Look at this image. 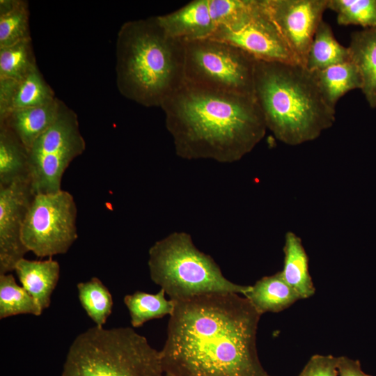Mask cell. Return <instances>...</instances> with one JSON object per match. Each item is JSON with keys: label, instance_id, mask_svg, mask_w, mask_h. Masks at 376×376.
Instances as JSON below:
<instances>
[{"label": "cell", "instance_id": "cell-1", "mask_svg": "<svg viewBox=\"0 0 376 376\" xmlns=\"http://www.w3.org/2000/svg\"><path fill=\"white\" fill-rule=\"evenodd\" d=\"M159 351L169 376H267L258 358L261 315L240 294L215 292L175 301Z\"/></svg>", "mask_w": 376, "mask_h": 376}, {"label": "cell", "instance_id": "cell-2", "mask_svg": "<svg viewBox=\"0 0 376 376\" xmlns=\"http://www.w3.org/2000/svg\"><path fill=\"white\" fill-rule=\"evenodd\" d=\"M178 155L186 158L240 159L267 129L254 95L184 83L161 106Z\"/></svg>", "mask_w": 376, "mask_h": 376}, {"label": "cell", "instance_id": "cell-3", "mask_svg": "<svg viewBox=\"0 0 376 376\" xmlns=\"http://www.w3.org/2000/svg\"><path fill=\"white\" fill-rule=\"evenodd\" d=\"M116 58L119 93L146 107H161L185 83L184 42L167 35L156 17L120 26Z\"/></svg>", "mask_w": 376, "mask_h": 376}, {"label": "cell", "instance_id": "cell-4", "mask_svg": "<svg viewBox=\"0 0 376 376\" xmlns=\"http://www.w3.org/2000/svg\"><path fill=\"white\" fill-rule=\"evenodd\" d=\"M253 91L267 128L286 144L313 141L335 121V108L300 64L256 59Z\"/></svg>", "mask_w": 376, "mask_h": 376}, {"label": "cell", "instance_id": "cell-5", "mask_svg": "<svg viewBox=\"0 0 376 376\" xmlns=\"http://www.w3.org/2000/svg\"><path fill=\"white\" fill-rule=\"evenodd\" d=\"M61 376H165L160 352L132 327L94 326L70 345Z\"/></svg>", "mask_w": 376, "mask_h": 376}, {"label": "cell", "instance_id": "cell-6", "mask_svg": "<svg viewBox=\"0 0 376 376\" xmlns=\"http://www.w3.org/2000/svg\"><path fill=\"white\" fill-rule=\"evenodd\" d=\"M152 281L173 301L215 292L244 295L249 285L228 281L214 260L194 245L185 233H174L155 242L149 250Z\"/></svg>", "mask_w": 376, "mask_h": 376}, {"label": "cell", "instance_id": "cell-7", "mask_svg": "<svg viewBox=\"0 0 376 376\" xmlns=\"http://www.w3.org/2000/svg\"><path fill=\"white\" fill-rule=\"evenodd\" d=\"M185 82L230 93L254 95L256 58L226 42L203 39L184 42Z\"/></svg>", "mask_w": 376, "mask_h": 376}, {"label": "cell", "instance_id": "cell-8", "mask_svg": "<svg viewBox=\"0 0 376 376\" xmlns=\"http://www.w3.org/2000/svg\"><path fill=\"white\" fill-rule=\"evenodd\" d=\"M85 149L77 115L62 101L54 123L29 150L30 178L35 194L61 191L65 170Z\"/></svg>", "mask_w": 376, "mask_h": 376}, {"label": "cell", "instance_id": "cell-9", "mask_svg": "<svg viewBox=\"0 0 376 376\" xmlns=\"http://www.w3.org/2000/svg\"><path fill=\"white\" fill-rule=\"evenodd\" d=\"M77 216L69 191L36 194L22 227L23 244L39 258L66 253L78 237Z\"/></svg>", "mask_w": 376, "mask_h": 376}, {"label": "cell", "instance_id": "cell-10", "mask_svg": "<svg viewBox=\"0 0 376 376\" xmlns=\"http://www.w3.org/2000/svg\"><path fill=\"white\" fill-rule=\"evenodd\" d=\"M299 64L304 66L328 0H260Z\"/></svg>", "mask_w": 376, "mask_h": 376}, {"label": "cell", "instance_id": "cell-11", "mask_svg": "<svg viewBox=\"0 0 376 376\" xmlns=\"http://www.w3.org/2000/svg\"><path fill=\"white\" fill-rule=\"evenodd\" d=\"M209 38L233 45L256 60L298 63L260 0L246 21L233 28H217Z\"/></svg>", "mask_w": 376, "mask_h": 376}, {"label": "cell", "instance_id": "cell-12", "mask_svg": "<svg viewBox=\"0 0 376 376\" xmlns=\"http://www.w3.org/2000/svg\"><path fill=\"white\" fill-rule=\"evenodd\" d=\"M35 195L30 180L0 187V274L13 272L29 252L22 230Z\"/></svg>", "mask_w": 376, "mask_h": 376}, {"label": "cell", "instance_id": "cell-13", "mask_svg": "<svg viewBox=\"0 0 376 376\" xmlns=\"http://www.w3.org/2000/svg\"><path fill=\"white\" fill-rule=\"evenodd\" d=\"M155 17L167 35L183 42L209 38L217 28L208 0H194L173 12Z\"/></svg>", "mask_w": 376, "mask_h": 376}, {"label": "cell", "instance_id": "cell-14", "mask_svg": "<svg viewBox=\"0 0 376 376\" xmlns=\"http://www.w3.org/2000/svg\"><path fill=\"white\" fill-rule=\"evenodd\" d=\"M56 97L38 66L21 79H0V119L15 111L47 104Z\"/></svg>", "mask_w": 376, "mask_h": 376}, {"label": "cell", "instance_id": "cell-15", "mask_svg": "<svg viewBox=\"0 0 376 376\" xmlns=\"http://www.w3.org/2000/svg\"><path fill=\"white\" fill-rule=\"evenodd\" d=\"M61 102L56 97L42 106L13 111L0 119V124L7 126L29 150L35 141L56 120Z\"/></svg>", "mask_w": 376, "mask_h": 376}, {"label": "cell", "instance_id": "cell-16", "mask_svg": "<svg viewBox=\"0 0 376 376\" xmlns=\"http://www.w3.org/2000/svg\"><path fill=\"white\" fill-rule=\"evenodd\" d=\"M15 272L21 285L36 299L44 311L51 303V296L60 276L59 263L49 258L31 260L25 258L16 264Z\"/></svg>", "mask_w": 376, "mask_h": 376}, {"label": "cell", "instance_id": "cell-17", "mask_svg": "<svg viewBox=\"0 0 376 376\" xmlns=\"http://www.w3.org/2000/svg\"><path fill=\"white\" fill-rule=\"evenodd\" d=\"M350 58L357 66L362 79L364 97L372 109L376 108V27L352 32L347 47Z\"/></svg>", "mask_w": 376, "mask_h": 376}, {"label": "cell", "instance_id": "cell-18", "mask_svg": "<svg viewBox=\"0 0 376 376\" xmlns=\"http://www.w3.org/2000/svg\"><path fill=\"white\" fill-rule=\"evenodd\" d=\"M244 296L262 315L278 313L301 299L298 294L283 280L280 272L264 276L249 285Z\"/></svg>", "mask_w": 376, "mask_h": 376}, {"label": "cell", "instance_id": "cell-19", "mask_svg": "<svg viewBox=\"0 0 376 376\" xmlns=\"http://www.w3.org/2000/svg\"><path fill=\"white\" fill-rule=\"evenodd\" d=\"M283 252V268L280 272L282 278L301 299L313 296L315 288L309 274L308 256L300 237L292 232H288Z\"/></svg>", "mask_w": 376, "mask_h": 376}, {"label": "cell", "instance_id": "cell-20", "mask_svg": "<svg viewBox=\"0 0 376 376\" xmlns=\"http://www.w3.org/2000/svg\"><path fill=\"white\" fill-rule=\"evenodd\" d=\"M311 72L323 97L333 108L345 94L362 87L360 72L352 60Z\"/></svg>", "mask_w": 376, "mask_h": 376}, {"label": "cell", "instance_id": "cell-21", "mask_svg": "<svg viewBox=\"0 0 376 376\" xmlns=\"http://www.w3.org/2000/svg\"><path fill=\"white\" fill-rule=\"evenodd\" d=\"M30 180L29 154L17 136L0 124V187Z\"/></svg>", "mask_w": 376, "mask_h": 376}, {"label": "cell", "instance_id": "cell-22", "mask_svg": "<svg viewBox=\"0 0 376 376\" xmlns=\"http://www.w3.org/2000/svg\"><path fill=\"white\" fill-rule=\"evenodd\" d=\"M350 60L348 47L338 42L331 26L322 19L310 45L304 67L315 72Z\"/></svg>", "mask_w": 376, "mask_h": 376}, {"label": "cell", "instance_id": "cell-23", "mask_svg": "<svg viewBox=\"0 0 376 376\" xmlns=\"http://www.w3.org/2000/svg\"><path fill=\"white\" fill-rule=\"evenodd\" d=\"M166 295L164 290L161 289L155 294L136 291L125 295L124 303L129 311L132 327H141L149 320L165 315L171 316L175 310V301L167 299Z\"/></svg>", "mask_w": 376, "mask_h": 376}, {"label": "cell", "instance_id": "cell-24", "mask_svg": "<svg viewBox=\"0 0 376 376\" xmlns=\"http://www.w3.org/2000/svg\"><path fill=\"white\" fill-rule=\"evenodd\" d=\"M43 310L36 299L17 284L11 273L0 274V318L20 314L40 315Z\"/></svg>", "mask_w": 376, "mask_h": 376}, {"label": "cell", "instance_id": "cell-25", "mask_svg": "<svg viewBox=\"0 0 376 376\" xmlns=\"http://www.w3.org/2000/svg\"><path fill=\"white\" fill-rule=\"evenodd\" d=\"M80 304L95 326L102 327L112 312L111 292L97 277L77 285Z\"/></svg>", "mask_w": 376, "mask_h": 376}, {"label": "cell", "instance_id": "cell-26", "mask_svg": "<svg viewBox=\"0 0 376 376\" xmlns=\"http://www.w3.org/2000/svg\"><path fill=\"white\" fill-rule=\"evenodd\" d=\"M37 66L32 40L0 48V79H21Z\"/></svg>", "mask_w": 376, "mask_h": 376}, {"label": "cell", "instance_id": "cell-27", "mask_svg": "<svg viewBox=\"0 0 376 376\" xmlns=\"http://www.w3.org/2000/svg\"><path fill=\"white\" fill-rule=\"evenodd\" d=\"M327 9L336 13L340 25L376 27V0H328Z\"/></svg>", "mask_w": 376, "mask_h": 376}, {"label": "cell", "instance_id": "cell-28", "mask_svg": "<svg viewBox=\"0 0 376 376\" xmlns=\"http://www.w3.org/2000/svg\"><path fill=\"white\" fill-rule=\"evenodd\" d=\"M30 40L29 4L18 0L14 8L0 15V48Z\"/></svg>", "mask_w": 376, "mask_h": 376}, {"label": "cell", "instance_id": "cell-29", "mask_svg": "<svg viewBox=\"0 0 376 376\" xmlns=\"http://www.w3.org/2000/svg\"><path fill=\"white\" fill-rule=\"evenodd\" d=\"M338 357L315 354L298 376H338Z\"/></svg>", "mask_w": 376, "mask_h": 376}, {"label": "cell", "instance_id": "cell-30", "mask_svg": "<svg viewBox=\"0 0 376 376\" xmlns=\"http://www.w3.org/2000/svg\"><path fill=\"white\" fill-rule=\"evenodd\" d=\"M338 376H371L365 373L359 360H354L347 357H338Z\"/></svg>", "mask_w": 376, "mask_h": 376}, {"label": "cell", "instance_id": "cell-31", "mask_svg": "<svg viewBox=\"0 0 376 376\" xmlns=\"http://www.w3.org/2000/svg\"><path fill=\"white\" fill-rule=\"evenodd\" d=\"M165 376H169V375H165Z\"/></svg>", "mask_w": 376, "mask_h": 376}, {"label": "cell", "instance_id": "cell-32", "mask_svg": "<svg viewBox=\"0 0 376 376\" xmlns=\"http://www.w3.org/2000/svg\"><path fill=\"white\" fill-rule=\"evenodd\" d=\"M267 376H270V375H268Z\"/></svg>", "mask_w": 376, "mask_h": 376}]
</instances>
